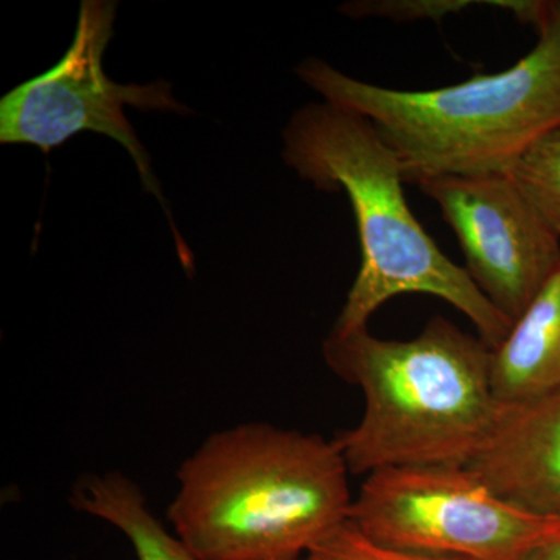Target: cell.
<instances>
[{
	"label": "cell",
	"mask_w": 560,
	"mask_h": 560,
	"mask_svg": "<svg viewBox=\"0 0 560 560\" xmlns=\"http://www.w3.org/2000/svg\"><path fill=\"white\" fill-rule=\"evenodd\" d=\"M349 474L335 440L242 423L180 464L167 518L200 560H304L349 521Z\"/></svg>",
	"instance_id": "cell-1"
},
{
	"label": "cell",
	"mask_w": 560,
	"mask_h": 560,
	"mask_svg": "<svg viewBox=\"0 0 560 560\" xmlns=\"http://www.w3.org/2000/svg\"><path fill=\"white\" fill-rule=\"evenodd\" d=\"M282 156L316 189L345 190L355 215L360 270L330 334L366 330L393 298L427 294L469 318L490 349L504 340L512 320L423 230L405 197L399 160L366 117L326 101L308 103L283 130Z\"/></svg>",
	"instance_id": "cell-2"
},
{
	"label": "cell",
	"mask_w": 560,
	"mask_h": 560,
	"mask_svg": "<svg viewBox=\"0 0 560 560\" xmlns=\"http://www.w3.org/2000/svg\"><path fill=\"white\" fill-rule=\"evenodd\" d=\"M490 353L478 335L442 316L411 340H385L368 329L330 334L323 345L327 366L364 399L360 422L335 438L350 474L469 466L501 407Z\"/></svg>",
	"instance_id": "cell-3"
},
{
	"label": "cell",
	"mask_w": 560,
	"mask_h": 560,
	"mask_svg": "<svg viewBox=\"0 0 560 560\" xmlns=\"http://www.w3.org/2000/svg\"><path fill=\"white\" fill-rule=\"evenodd\" d=\"M296 73L324 101L366 117L415 186L506 173L530 143L560 127V43L550 33L511 68L438 90H390L318 58L302 61Z\"/></svg>",
	"instance_id": "cell-4"
},
{
	"label": "cell",
	"mask_w": 560,
	"mask_h": 560,
	"mask_svg": "<svg viewBox=\"0 0 560 560\" xmlns=\"http://www.w3.org/2000/svg\"><path fill=\"white\" fill-rule=\"evenodd\" d=\"M349 522L383 547L447 560H523L560 537V521L515 506L459 466L370 474Z\"/></svg>",
	"instance_id": "cell-5"
},
{
	"label": "cell",
	"mask_w": 560,
	"mask_h": 560,
	"mask_svg": "<svg viewBox=\"0 0 560 560\" xmlns=\"http://www.w3.org/2000/svg\"><path fill=\"white\" fill-rule=\"evenodd\" d=\"M116 16V3L81 2L72 46L57 66L11 91L0 102V142L31 143L43 151L60 147L83 131L117 140L135 161L145 189L164 205L150 158L125 116V105L142 110L189 113L172 97L165 81L145 84L114 83L103 70V54Z\"/></svg>",
	"instance_id": "cell-6"
},
{
	"label": "cell",
	"mask_w": 560,
	"mask_h": 560,
	"mask_svg": "<svg viewBox=\"0 0 560 560\" xmlns=\"http://www.w3.org/2000/svg\"><path fill=\"white\" fill-rule=\"evenodd\" d=\"M464 254V270L508 319L526 311L560 268V238L508 173L420 180Z\"/></svg>",
	"instance_id": "cell-7"
},
{
	"label": "cell",
	"mask_w": 560,
	"mask_h": 560,
	"mask_svg": "<svg viewBox=\"0 0 560 560\" xmlns=\"http://www.w3.org/2000/svg\"><path fill=\"white\" fill-rule=\"evenodd\" d=\"M467 467L515 506L560 521V386L501 405Z\"/></svg>",
	"instance_id": "cell-8"
},
{
	"label": "cell",
	"mask_w": 560,
	"mask_h": 560,
	"mask_svg": "<svg viewBox=\"0 0 560 560\" xmlns=\"http://www.w3.org/2000/svg\"><path fill=\"white\" fill-rule=\"evenodd\" d=\"M490 378L500 405L518 404L559 388L560 268L492 349Z\"/></svg>",
	"instance_id": "cell-9"
},
{
	"label": "cell",
	"mask_w": 560,
	"mask_h": 560,
	"mask_svg": "<svg viewBox=\"0 0 560 560\" xmlns=\"http://www.w3.org/2000/svg\"><path fill=\"white\" fill-rule=\"evenodd\" d=\"M70 503L120 529L131 541L138 560H200L151 514L142 489L119 471L81 478Z\"/></svg>",
	"instance_id": "cell-10"
},
{
	"label": "cell",
	"mask_w": 560,
	"mask_h": 560,
	"mask_svg": "<svg viewBox=\"0 0 560 560\" xmlns=\"http://www.w3.org/2000/svg\"><path fill=\"white\" fill-rule=\"evenodd\" d=\"M506 173L560 238V127L530 143Z\"/></svg>",
	"instance_id": "cell-11"
},
{
	"label": "cell",
	"mask_w": 560,
	"mask_h": 560,
	"mask_svg": "<svg viewBox=\"0 0 560 560\" xmlns=\"http://www.w3.org/2000/svg\"><path fill=\"white\" fill-rule=\"evenodd\" d=\"M471 5H486L474 0H355L341 7L342 13L353 20H385L393 22H440L448 14L470 9Z\"/></svg>",
	"instance_id": "cell-12"
},
{
	"label": "cell",
	"mask_w": 560,
	"mask_h": 560,
	"mask_svg": "<svg viewBox=\"0 0 560 560\" xmlns=\"http://www.w3.org/2000/svg\"><path fill=\"white\" fill-rule=\"evenodd\" d=\"M305 560H447L383 547L368 539L349 521L318 541Z\"/></svg>",
	"instance_id": "cell-13"
},
{
	"label": "cell",
	"mask_w": 560,
	"mask_h": 560,
	"mask_svg": "<svg viewBox=\"0 0 560 560\" xmlns=\"http://www.w3.org/2000/svg\"><path fill=\"white\" fill-rule=\"evenodd\" d=\"M550 33L560 43V0H547L545 3L544 20H541L537 35Z\"/></svg>",
	"instance_id": "cell-14"
},
{
	"label": "cell",
	"mask_w": 560,
	"mask_h": 560,
	"mask_svg": "<svg viewBox=\"0 0 560 560\" xmlns=\"http://www.w3.org/2000/svg\"><path fill=\"white\" fill-rule=\"evenodd\" d=\"M523 560H560V537L541 545Z\"/></svg>",
	"instance_id": "cell-15"
},
{
	"label": "cell",
	"mask_w": 560,
	"mask_h": 560,
	"mask_svg": "<svg viewBox=\"0 0 560 560\" xmlns=\"http://www.w3.org/2000/svg\"><path fill=\"white\" fill-rule=\"evenodd\" d=\"M305 560V559H304Z\"/></svg>",
	"instance_id": "cell-16"
}]
</instances>
